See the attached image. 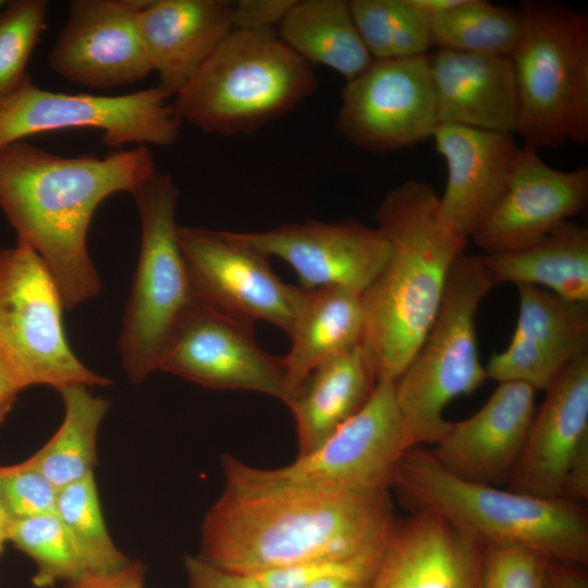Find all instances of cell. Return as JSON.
<instances>
[{"label":"cell","mask_w":588,"mask_h":588,"mask_svg":"<svg viewBox=\"0 0 588 588\" xmlns=\"http://www.w3.org/2000/svg\"><path fill=\"white\" fill-rule=\"evenodd\" d=\"M58 490L25 461L0 465V505L12 519L54 512Z\"/></svg>","instance_id":"cell-36"},{"label":"cell","mask_w":588,"mask_h":588,"mask_svg":"<svg viewBox=\"0 0 588 588\" xmlns=\"http://www.w3.org/2000/svg\"><path fill=\"white\" fill-rule=\"evenodd\" d=\"M587 199L586 167L554 169L524 145L505 194L471 238L486 254L527 247L581 211Z\"/></svg>","instance_id":"cell-18"},{"label":"cell","mask_w":588,"mask_h":588,"mask_svg":"<svg viewBox=\"0 0 588 588\" xmlns=\"http://www.w3.org/2000/svg\"><path fill=\"white\" fill-rule=\"evenodd\" d=\"M376 383L362 344L314 369L284 402L295 420L298 455L316 450L355 415Z\"/></svg>","instance_id":"cell-25"},{"label":"cell","mask_w":588,"mask_h":588,"mask_svg":"<svg viewBox=\"0 0 588 588\" xmlns=\"http://www.w3.org/2000/svg\"><path fill=\"white\" fill-rule=\"evenodd\" d=\"M383 551L355 558L314 560L268 571L254 577L261 588H306L315 581L329 577L369 581L376 574Z\"/></svg>","instance_id":"cell-35"},{"label":"cell","mask_w":588,"mask_h":588,"mask_svg":"<svg viewBox=\"0 0 588 588\" xmlns=\"http://www.w3.org/2000/svg\"><path fill=\"white\" fill-rule=\"evenodd\" d=\"M396 520L389 490L245 495L224 489L205 516L198 556L255 576L319 559L376 554Z\"/></svg>","instance_id":"cell-2"},{"label":"cell","mask_w":588,"mask_h":588,"mask_svg":"<svg viewBox=\"0 0 588 588\" xmlns=\"http://www.w3.org/2000/svg\"><path fill=\"white\" fill-rule=\"evenodd\" d=\"M519 309L507 347L485 366L498 382L516 381L546 391L571 362L588 354V303L544 289L518 285Z\"/></svg>","instance_id":"cell-19"},{"label":"cell","mask_w":588,"mask_h":588,"mask_svg":"<svg viewBox=\"0 0 588 588\" xmlns=\"http://www.w3.org/2000/svg\"><path fill=\"white\" fill-rule=\"evenodd\" d=\"M408 3L429 21L446 14L460 5H462L465 0H407Z\"/></svg>","instance_id":"cell-43"},{"label":"cell","mask_w":588,"mask_h":588,"mask_svg":"<svg viewBox=\"0 0 588 588\" xmlns=\"http://www.w3.org/2000/svg\"><path fill=\"white\" fill-rule=\"evenodd\" d=\"M522 33L510 60L526 146L588 142V16L567 4L519 3Z\"/></svg>","instance_id":"cell-7"},{"label":"cell","mask_w":588,"mask_h":588,"mask_svg":"<svg viewBox=\"0 0 588 588\" xmlns=\"http://www.w3.org/2000/svg\"><path fill=\"white\" fill-rule=\"evenodd\" d=\"M413 448L394 380H378L364 406L316 450L278 468L224 455L226 490L245 495L363 494L390 490L403 454Z\"/></svg>","instance_id":"cell-6"},{"label":"cell","mask_w":588,"mask_h":588,"mask_svg":"<svg viewBox=\"0 0 588 588\" xmlns=\"http://www.w3.org/2000/svg\"><path fill=\"white\" fill-rule=\"evenodd\" d=\"M483 547L441 516L396 520L369 588H482Z\"/></svg>","instance_id":"cell-22"},{"label":"cell","mask_w":588,"mask_h":588,"mask_svg":"<svg viewBox=\"0 0 588 588\" xmlns=\"http://www.w3.org/2000/svg\"><path fill=\"white\" fill-rule=\"evenodd\" d=\"M546 588H588V580L578 565L550 561Z\"/></svg>","instance_id":"cell-41"},{"label":"cell","mask_w":588,"mask_h":588,"mask_svg":"<svg viewBox=\"0 0 588 588\" xmlns=\"http://www.w3.org/2000/svg\"><path fill=\"white\" fill-rule=\"evenodd\" d=\"M11 519L12 518L7 514V512L0 505V558L2 555L5 544L9 542V531H10Z\"/></svg>","instance_id":"cell-45"},{"label":"cell","mask_w":588,"mask_h":588,"mask_svg":"<svg viewBox=\"0 0 588 588\" xmlns=\"http://www.w3.org/2000/svg\"><path fill=\"white\" fill-rule=\"evenodd\" d=\"M362 294L342 286L306 290L289 334L291 347L282 357L284 402L314 369L362 343L365 328Z\"/></svg>","instance_id":"cell-26"},{"label":"cell","mask_w":588,"mask_h":588,"mask_svg":"<svg viewBox=\"0 0 588 588\" xmlns=\"http://www.w3.org/2000/svg\"><path fill=\"white\" fill-rule=\"evenodd\" d=\"M549 560L515 546H489L482 553V588H546Z\"/></svg>","instance_id":"cell-37"},{"label":"cell","mask_w":588,"mask_h":588,"mask_svg":"<svg viewBox=\"0 0 588 588\" xmlns=\"http://www.w3.org/2000/svg\"><path fill=\"white\" fill-rule=\"evenodd\" d=\"M371 580L367 581L344 577H329L315 581L306 588H369Z\"/></svg>","instance_id":"cell-44"},{"label":"cell","mask_w":588,"mask_h":588,"mask_svg":"<svg viewBox=\"0 0 588 588\" xmlns=\"http://www.w3.org/2000/svg\"><path fill=\"white\" fill-rule=\"evenodd\" d=\"M390 489L413 511L441 516L483 548L515 546L552 562H588V516L581 503L461 479L422 446L403 454Z\"/></svg>","instance_id":"cell-4"},{"label":"cell","mask_w":588,"mask_h":588,"mask_svg":"<svg viewBox=\"0 0 588 588\" xmlns=\"http://www.w3.org/2000/svg\"><path fill=\"white\" fill-rule=\"evenodd\" d=\"M140 219V250L118 350L125 375L144 382L177 327L197 303L177 238L179 188L155 171L133 193Z\"/></svg>","instance_id":"cell-9"},{"label":"cell","mask_w":588,"mask_h":588,"mask_svg":"<svg viewBox=\"0 0 588 588\" xmlns=\"http://www.w3.org/2000/svg\"><path fill=\"white\" fill-rule=\"evenodd\" d=\"M158 86L121 96L66 94L35 86L28 76L0 100V147L50 131L96 128L113 149L136 145L170 146L182 121Z\"/></svg>","instance_id":"cell-11"},{"label":"cell","mask_w":588,"mask_h":588,"mask_svg":"<svg viewBox=\"0 0 588 588\" xmlns=\"http://www.w3.org/2000/svg\"><path fill=\"white\" fill-rule=\"evenodd\" d=\"M432 47L510 59L522 33L518 9L465 0L430 20Z\"/></svg>","instance_id":"cell-30"},{"label":"cell","mask_w":588,"mask_h":588,"mask_svg":"<svg viewBox=\"0 0 588 588\" xmlns=\"http://www.w3.org/2000/svg\"><path fill=\"white\" fill-rule=\"evenodd\" d=\"M156 171L146 145L62 157L25 139L0 147V207L17 234L54 278L66 310L97 296L100 275L87 232L102 200L132 194Z\"/></svg>","instance_id":"cell-1"},{"label":"cell","mask_w":588,"mask_h":588,"mask_svg":"<svg viewBox=\"0 0 588 588\" xmlns=\"http://www.w3.org/2000/svg\"><path fill=\"white\" fill-rule=\"evenodd\" d=\"M147 0H74L49 53L63 78L107 89L146 78L152 66L136 17Z\"/></svg>","instance_id":"cell-17"},{"label":"cell","mask_w":588,"mask_h":588,"mask_svg":"<svg viewBox=\"0 0 588 588\" xmlns=\"http://www.w3.org/2000/svg\"><path fill=\"white\" fill-rule=\"evenodd\" d=\"M296 0H241L233 2V29L274 32Z\"/></svg>","instance_id":"cell-38"},{"label":"cell","mask_w":588,"mask_h":588,"mask_svg":"<svg viewBox=\"0 0 588 588\" xmlns=\"http://www.w3.org/2000/svg\"><path fill=\"white\" fill-rule=\"evenodd\" d=\"M439 123L511 133L519 102L510 59L438 49L429 56Z\"/></svg>","instance_id":"cell-24"},{"label":"cell","mask_w":588,"mask_h":588,"mask_svg":"<svg viewBox=\"0 0 588 588\" xmlns=\"http://www.w3.org/2000/svg\"><path fill=\"white\" fill-rule=\"evenodd\" d=\"M359 36L373 59L426 54L430 21L407 0H350Z\"/></svg>","instance_id":"cell-31"},{"label":"cell","mask_w":588,"mask_h":588,"mask_svg":"<svg viewBox=\"0 0 588 588\" xmlns=\"http://www.w3.org/2000/svg\"><path fill=\"white\" fill-rule=\"evenodd\" d=\"M481 258L495 284L534 285L588 303V230L583 224L567 220L535 244Z\"/></svg>","instance_id":"cell-27"},{"label":"cell","mask_w":588,"mask_h":588,"mask_svg":"<svg viewBox=\"0 0 588 588\" xmlns=\"http://www.w3.org/2000/svg\"><path fill=\"white\" fill-rule=\"evenodd\" d=\"M213 390H243L284 402L282 357L256 342L253 323L197 301L166 346L158 369Z\"/></svg>","instance_id":"cell-15"},{"label":"cell","mask_w":588,"mask_h":588,"mask_svg":"<svg viewBox=\"0 0 588 588\" xmlns=\"http://www.w3.org/2000/svg\"><path fill=\"white\" fill-rule=\"evenodd\" d=\"M544 392L507 489L583 503L588 499V354L563 368Z\"/></svg>","instance_id":"cell-14"},{"label":"cell","mask_w":588,"mask_h":588,"mask_svg":"<svg viewBox=\"0 0 588 588\" xmlns=\"http://www.w3.org/2000/svg\"><path fill=\"white\" fill-rule=\"evenodd\" d=\"M432 138L448 168L438 218L468 240L505 194L520 147L511 133L450 123H440Z\"/></svg>","instance_id":"cell-20"},{"label":"cell","mask_w":588,"mask_h":588,"mask_svg":"<svg viewBox=\"0 0 588 588\" xmlns=\"http://www.w3.org/2000/svg\"><path fill=\"white\" fill-rule=\"evenodd\" d=\"M24 385L0 355V425L11 412Z\"/></svg>","instance_id":"cell-42"},{"label":"cell","mask_w":588,"mask_h":588,"mask_svg":"<svg viewBox=\"0 0 588 588\" xmlns=\"http://www.w3.org/2000/svg\"><path fill=\"white\" fill-rule=\"evenodd\" d=\"M5 4V1H2L0 0V10L2 9V7Z\"/></svg>","instance_id":"cell-46"},{"label":"cell","mask_w":588,"mask_h":588,"mask_svg":"<svg viewBox=\"0 0 588 588\" xmlns=\"http://www.w3.org/2000/svg\"><path fill=\"white\" fill-rule=\"evenodd\" d=\"M60 289L28 245L0 250V355L24 388L105 387L111 380L76 356L68 341Z\"/></svg>","instance_id":"cell-10"},{"label":"cell","mask_w":588,"mask_h":588,"mask_svg":"<svg viewBox=\"0 0 588 588\" xmlns=\"http://www.w3.org/2000/svg\"><path fill=\"white\" fill-rule=\"evenodd\" d=\"M45 0H13L0 10V100L28 77L27 63L47 27Z\"/></svg>","instance_id":"cell-34"},{"label":"cell","mask_w":588,"mask_h":588,"mask_svg":"<svg viewBox=\"0 0 588 588\" xmlns=\"http://www.w3.org/2000/svg\"><path fill=\"white\" fill-rule=\"evenodd\" d=\"M233 2L147 0L136 17L157 85L174 97L233 30Z\"/></svg>","instance_id":"cell-23"},{"label":"cell","mask_w":588,"mask_h":588,"mask_svg":"<svg viewBox=\"0 0 588 588\" xmlns=\"http://www.w3.org/2000/svg\"><path fill=\"white\" fill-rule=\"evenodd\" d=\"M317 86L311 64L275 32L233 29L172 107L204 133L249 135L291 112Z\"/></svg>","instance_id":"cell-5"},{"label":"cell","mask_w":588,"mask_h":588,"mask_svg":"<svg viewBox=\"0 0 588 588\" xmlns=\"http://www.w3.org/2000/svg\"><path fill=\"white\" fill-rule=\"evenodd\" d=\"M228 232L268 257L287 262L304 290L342 286L363 293L390 255L383 234L355 220H308L268 231Z\"/></svg>","instance_id":"cell-16"},{"label":"cell","mask_w":588,"mask_h":588,"mask_svg":"<svg viewBox=\"0 0 588 588\" xmlns=\"http://www.w3.org/2000/svg\"><path fill=\"white\" fill-rule=\"evenodd\" d=\"M536 390L528 384L499 382L474 415L451 422L433 444V458L454 476L482 485L507 482L536 413Z\"/></svg>","instance_id":"cell-21"},{"label":"cell","mask_w":588,"mask_h":588,"mask_svg":"<svg viewBox=\"0 0 588 588\" xmlns=\"http://www.w3.org/2000/svg\"><path fill=\"white\" fill-rule=\"evenodd\" d=\"M278 35L306 62L330 68L346 82L373 60L345 0H296Z\"/></svg>","instance_id":"cell-28"},{"label":"cell","mask_w":588,"mask_h":588,"mask_svg":"<svg viewBox=\"0 0 588 588\" xmlns=\"http://www.w3.org/2000/svg\"><path fill=\"white\" fill-rule=\"evenodd\" d=\"M177 238L197 301L254 323L270 322L290 334L306 290L284 283L270 257L228 231L177 226Z\"/></svg>","instance_id":"cell-13"},{"label":"cell","mask_w":588,"mask_h":588,"mask_svg":"<svg viewBox=\"0 0 588 588\" xmlns=\"http://www.w3.org/2000/svg\"><path fill=\"white\" fill-rule=\"evenodd\" d=\"M58 392L64 407L62 422L51 439L24 461L60 489L94 474L98 431L110 402L94 395L85 384Z\"/></svg>","instance_id":"cell-29"},{"label":"cell","mask_w":588,"mask_h":588,"mask_svg":"<svg viewBox=\"0 0 588 588\" xmlns=\"http://www.w3.org/2000/svg\"><path fill=\"white\" fill-rule=\"evenodd\" d=\"M9 542L34 562L32 584L36 588H51L89 574L54 512L11 519Z\"/></svg>","instance_id":"cell-33"},{"label":"cell","mask_w":588,"mask_h":588,"mask_svg":"<svg viewBox=\"0 0 588 588\" xmlns=\"http://www.w3.org/2000/svg\"><path fill=\"white\" fill-rule=\"evenodd\" d=\"M146 566L130 560L123 567L106 574H86L59 588H145Z\"/></svg>","instance_id":"cell-40"},{"label":"cell","mask_w":588,"mask_h":588,"mask_svg":"<svg viewBox=\"0 0 588 588\" xmlns=\"http://www.w3.org/2000/svg\"><path fill=\"white\" fill-rule=\"evenodd\" d=\"M54 513L89 574L114 572L130 560L114 544L103 519L94 474L58 490Z\"/></svg>","instance_id":"cell-32"},{"label":"cell","mask_w":588,"mask_h":588,"mask_svg":"<svg viewBox=\"0 0 588 588\" xmlns=\"http://www.w3.org/2000/svg\"><path fill=\"white\" fill-rule=\"evenodd\" d=\"M438 195L422 181L392 188L376 211L389 258L363 292L362 347L378 380H395L411 363L440 307L451 268L467 238L438 218Z\"/></svg>","instance_id":"cell-3"},{"label":"cell","mask_w":588,"mask_h":588,"mask_svg":"<svg viewBox=\"0 0 588 588\" xmlns=\"http://www.w3.org/2000/svg\"><path fill=\"white\" fill-rule=\"evenodd\" d=\"M481 256L454 261L437 316L419 350L394 380L395 399L413 448L434 444L449 429L446 405L486 379L477 346L476 316L495 286Z\"/></svg>","instance_id":"cell-8"},{"label":"cell","mask_w":588,"mask_h":588,"mask_svg":"<svg viewBox=\"0 0 588 588\" xmlns=\"http://www.w3.org/2000/svg\"><path fill=\"white\" fill-rule=\"evenodd\" d=\"M429 56L373 59L347 81L335 119L355 147L387 154L432 137L439 125Z\"/></svg>","instance_id":"cell-12"},{"label":"cell","mask_w":588,"mask_h":588,"mask_svg":"<svg viewBox=\"0 0 588 588\" xmlns=\"http://www.w3.org/2000/svg\"><path fill=\"white\" fill-rule=\"evenodd\" d=\"M184 568L188 588H261L254 576L226 571L200 556L186 555Z\"/></svg>","instance_id":"cell-39"}]
</instances>
